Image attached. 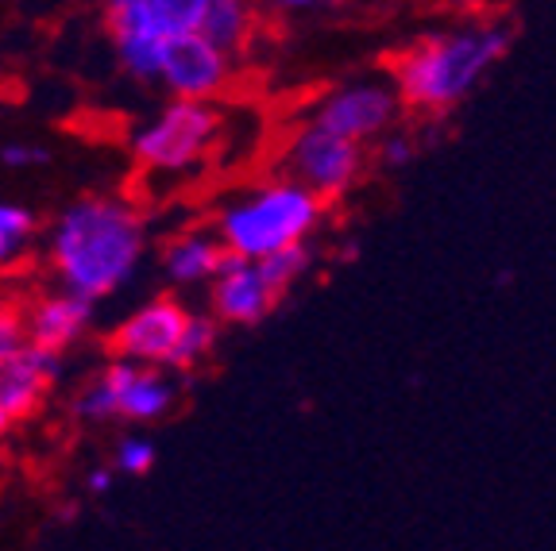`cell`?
Listing matches in <instances>:
<instances>
[{
	"instance_id": "cell-1",
	"label": "cell",
	"mask_w": 556,
	"mask_h": 551,
	"mask_svg": "<svg viewBox=\"0 0 556 551\" xmlns=\"http://www.w3.org/2000/svg\"><path fill=\"white\" fill-rule=\"evenodd\" d=\"M148 216L128 197H78L51 220L47 262L59 285L104 302L121 293L148 259Z\"/></svg>"
},
{
	"instance_id": "cell-2",
	"label": "cell",
	"mask_w": 556,
	"mask_h": 551,
	"mask_svg": "<svg viewBox=\"0 0 556 551\" xmlns=\"http://www.w3.org/2000/svg\"><path fill=\"white\" fill-rule=\"evenodd\" d=\"M510 51V27L468 24L417 39L394 59V86L417 113L460 104Z\"/></svg>"
},
{
	"instance_id": "cell-3",
	"label": "cell",
	"mask_w": 556,
	"mask_h": 551,
	"mask_svg": "<svg viewBox=\"0 0 556 551\" xmlns=\"http://www.w3.org/2000/svg\"><path fill=\"white\" fill-rule=\"evenodd\" d=\"M325 216V201L294 178H270L243 185L217 208V235L228 251L267 259L275 251L309 243Z\"/></svg>"
},
{
	"instance_id": "cell-4",
	"label": "cell",
	"mask_w": 556,
	"mask_h": 551,
	"mask_svg": "<svg viewBox=\"0 0 556 551\" xmlns=\"http://www.w3.org/2000/svg\"><path fill=\"white\" fill-rule=\"evenodd\" d=\"M116 62L131 81H159L166 39L198 31L201 0H101Z\"/></svg>"
},
{
	"instance_id": "cell-5",
	"label": "cell",
	"mask_w": 556,
	"mask_h": 551,
	"mask_svg": "<svg viewBox=\"0 0 556 551\" xmlns=\"http://www.w3.org/2000/svg\"><path fill=\"white\" fill-rule=\"evenodd\" d=\"M220 139V113L208 101L174 97L131 131V158L148 174H186L208 158Z\"/></svg>"
},
{
	"instance_id": "cell-6",
	"label": "cell",
	"mask_w": 556,
	"mask_h": 551,
	"mask_svg": "<svg viewBox=\"0 0 556 551\" xmlns=\"http://www.w3.org/2000/svg\"><path fill=\"white\" fill-rule=\"evenodd\" d=\"M282 170L287 178L309 185L329 205V201L344 197L364 174V143L325 128L321 120H309L290 136L287 151H282Z\"/></svg>"
},
{
	"instance_id": "cell-7",
	"label": "cell",
	"mask_w": 556,
	"mask_h": 551,
	"mask_svg": "<svg viewBox=\"0 0 556 551\" xmlns=\"http://www.w3.org/2000/svg\"><path fill=\"white\" fill-rule=\"evenodd\" d=\"M402 93L391 81H348L337 86L317 101L313 120H321L325 128L340 131V136L356 139V143H371L382 139L394 128L402 113Z\"/></svg>"
},
{
	"instance_id": "cell-8",
	"label": "cell",
	"mask_w": 556,
	"mask_h": 551,
	"mask_svg": "<svg viewBox=\"0 0 556 551\" xmlns=\"http://www.w3.org/2000/svg\"><path fill=\"white\" fill-rule=\"evenodd\" d=\"M232 59L236 54L220 51L213 39L201 31H186L166 39L163 62H159V86L170 97L186 101H213L232 81Z\"/></svg>"
},
{
	"instance_id": "cell-9",
	"label": "cell",
	"mask_w": 556,
	"mask_h": 551,
	"mask_svg": "<svg viewBox=\"0 0 556 551\" xmlns=\"http://www.w3.org/2000/svg\"><path fill=\"white\" fill-rule=\"evenodd\" d=\"M186 320L190 309H182L174 297H151L113 328V355H128L136 362L170 371V355L182 339Z\"/></svg>"
},
{
	"instance_id": "cell-10",
	"label": "cell",
	"mask_w": 556,
	"mask_h": 551,
	"mask_svg": "<svg viewBox=\"0 0 556 551\" xmlns=\"http://www.w3.org/2000/svg\"><path fill=\"white\" fill-rule=\"evenodd\" d=\"M278 297L282 293L267 282L260 259H248L236 251L225 255L217 278H213V290H208V305L220 324H260L263 317H270Z\"/></svg>"
},
{
	"instance_id": "cell-11",
	"label": "cell",
	"mask_w": 556,
	"mask_h": 551,
	"mask_svg": "<svg viewBox=\"0 0 556 551\" xmlns=\"http://www.w3.org/2000/svg\"><path fill=\"white\" fill-rule=\"evenodd\" d=\"M101 379L113 386L116 401H121V421H163L178 401V389L166 379V367H148V362H136L128 355H113Z\"/></svg>"
},
{
	"instance_id": "cell-12",
	"label": "cell",
	"mask_w": 556,
	"mask_h": 551,
	"mask_svg": "<svg viewBox=\"0 0 556 551\" xmlns=\"http://www.w3.org/2000/svg\"><path fill=\"white\" fill-rule=\"evenodd\" d=\"M62 379V351L27 339L9 362H0V401L12 421H24L43 406V397Z\"/></svg>"
},
{
	"instance_id": "cell-13",
	"label": "cell",
	"mask_w": 556,
	"mask_h": 551,
	"mask_svg": "<svg viewBox=\"0 0 556 551\" xmlns=\"http://www.w3.org/2000/svg\"><path fill=\"white\" fill-rule=\"evenodd\" d=\"M24 312H27V336H31L35 344L66 351V347H74L89 328H93L97 302L86 297V293H74L62 285V290L39 297V302Z\"/></svg>"
},
{
	"instance_id": "cell-14",
	"label": "cell",
	"mask_w": 556,
	"mask_h": 551,
	"mask_svg": "<svg viewBox=\"0 0 556 551\" xmlns=\"http://www.w3.org/2000/svg\"><path fill=\"white\" fill-rule=\"evenodd\" d=\"M228 247L225 240L205 228H190V232H178L174 240L163 243V255H159V270L170 285H205L217 278L220 262H225Z\"/></svg>"
},
{
	"instance_id": "cell-15",
	"label": "cell",
	"mask_w": 556,
	"mask_h": 551,
	"mask_svg": "<svg viewBox=\"0 0 556 551\" xmlns=\"http://www.w3.org/2000/svg\"><path fill=\"white\" fill-rule=\"evenodd\" d=\"M260 0H201L198 31L228 54H240L255 31Z\"/></svg>"
},
{
	"instance_id": "cell-16",
	"label": "cell",
	"mask_w": 556,
	"mask_h": 551,
	"mask_svg": "<svg viewBox=\"0 0 556 551\" xmlns=\"http://www.w3.org/2000/svg\"><path fill=\"white\" fill-rule=\"evenodd\" d=\"M217 339H220V320H217V312H213V317L190 312L182 339H178V347H174V355H170V371H193L198 362H205L208 355H213Z\"/></svg>"
},
{
	"instance_id": "cell-17",
	"label": "cell",
	"mask_w": 556,
	"mask_h": 551,
	"mask_svg": "<svg viewBox=\"0 0 556 551\" xmlns=\"http://www.w3.org/2000/svg\"><path fill=\"white\" fill-rule=\"evenodd\" d=\"M35 240V216L31 208L0 201V270H12L27 255Z\"/></svg>"
},
{
	"instance_id": "cell-18",
	"label": "cell",
	"mask_w": 556,
	"mask_h": 551,
	"mask_svg": "<svg viewBox=\"0 0 556 551\" xmlns=\"http://www.w3.org/2000/svg\"><path fill=\"white\" fill-rule=\"evenodd\" d=\"M309 259H313L309 243H294V247H282V251H275V255H267V259H260V267L278 293H287L290 285L309 270Z\"/></svg>"
},
{
	"instance_id": "cell-19",
	"label": "cell",
	"mask_w": 556,
	"mask_h": 551,
	"mask_svg": "<svg viewBox=\"0 0 556 551\" xmlns=\"http://www.w3.org/2000/svg\"><path fill=\"white\" fill-rule=\"evenodd\" d=\"M74 417H78V421H93V424L121 421V401H116L113 386H109L101 374L74 397Z\"/></svg>"
},
{
	"instance_id": "cell-20",
	"label": "cell",
	"mask_w": 556,
	"mask_h": 551,
	"mask_svg": "<svg viewBox=\"0 0 556 551\" xmlns=\"http://www.w3.org/2000/svg\"><path fill=\"white\" fill-rule=\"evenodd\" d=\"M155 459H159V451L148 436H121V444H116V451H113L116 471L136 474V478L139 474H148L151 466H155Z\"/></svg>"
},
{
	"instance_id": "cell-21",
	"label": "cell",
	"mask_w": 556,
	"mask_h": 551,
	"mask_svg": "<svg viewBox=\"0 0 556 551\" xmlns=\"http://www.w3.org/2000/svg\"><path fill=\"white\" fill-rule=\"evenodd\" d=\"M51 158V146L31 143V139H9V143L0 146V163L9 166V170H39Z\"/></svg>"
},
{
	"instance_id": "cell-22",
	"label": "cell",
	"mask_w": 556,
	"mask_h": 551,
	"mask_svg": "<svg viewBox=\"0 0 556 551\" xmlns=\"http://www.w3.org/2000/svg\"><path fill=\"white\" fill-rule=\"evenodd\" d=\"M27 339V312L16 305H0V362H9Z\"/></svg>"
},
{
	"instance_id": "cell-23",
	"label": "cell",
	"mask_w": 556,
	"mask_h": 551,
	"mask_svg": "<svg viewBox=\"0 0 556 551\" xmlns=\"http://www.w3.org/2000/svg\"><path fill=\"white\" fill-rule=\"evenodd\" d=\"M414 155H417V143L406 136V131H387V136H382V146H379L382 166H391V170H399V166H406Z\"/></svg>"
},
{
	"instance_id": "cell-24",
	"label": "cell",
	"mask_w": 556,
	"mask_h": 551,
	"mask_svg": "<svg viewBox=\"0 0 556 551\" xmlns=\"http://www.w3.org/2000/svg\"><path fill=\"white\" fill-rule=\"evenodd\" d=\"M337 0H260V9H270V12H317V9H329Z\"/></svg>"
},
{
	"instance_id": "cell-25",
	"label": "cell",
	"mask_w": 556,
	"mask_h": 551,
	"mask_svg": "<svg viewBox=\"0 0 556 551\" xmlns=\"http://www.w3.org/2000/svg\"><path fill=\"white\" fill-rule=\"evenodd\" d=\"M113 483H116L113 466H93V471L86 474V490L97 494V498H104V494L113 490Z\"/></svg>"
}]
</instances>
